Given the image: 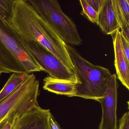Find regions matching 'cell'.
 Returning <instances> with one entry per match:
<instances>
[{
	"label": "cell",
	"instance_id": "ffe728a7",
	"mask_svg": "<svg viewBox=\"0 0 129 129\" xmlns=\"http://www.w3.org/2000/svg\"><path fill=\"white\" fill-rule=\"evenodd\" d=\"M49 121L50 129H62L51 113L49 116Z\"/></svg>",
	"mask_w": 129,
	"mask_h": 129
},
{
	"label": "cell",
	"instance_id": "5b68a950",
	"mask_svg": "<svg viewBox=\"0 0 129 129\" xmlns=\"http://www.w3.org/2000/svg\"><path fill=\"white\" fill-rule=\"evenodd\" d=\"M40 82L34 73L0 102V123L9 117H19L39 106Z\"/></svg>",
	"mask_w": 129,
	"mask_h": 129
},
{
	"label": "cell",
	"instance_id": "ba28073f",
	"mask_svg": "<svg viewBox=\"0 0 129 129\" xmlns=\"http://www.w3.org/2000/svg\"><path fill=\"white\" fill-rule=\"evenodd\" d=\"M50 109L40 106L16 118L12 129H50L49 117Z\"/></svg>",
	"mask_w": 129,
	"mask_h": 129
},
{
	"label": "cell",
	"instance_id": "d6986e66",
	"mask_svg": "<svg viewBox=\"0 0 129 129\" xmlns=\"http://www.w3.org/2000/svg\"><path fill=\"white\" fill-rule=\"evenodd\" d=\"M121 34V33H120ZM122 49L127 62L129 64V42L121 34Z\"/></svg>",
	"mask_w": 129,
	"mask_h": 129
},
{
	"label": "cell",
	"instance_id": "8fae6325",
	"mask_svg": "<svg viewBox=\"0 0 129 129\" xmlns=\"http://www.w3.org/2000/svg\"><path fill=\"white\" fill-rule=\"evenodd\" d=\"M43 88L49 92L68 97L75 96L76 86L78 82L61 80L47 76L44 79Z\"/></svg>",
	"mask_w": 129,
	"mask_h": 129
},
{
	"label": "cell",
	"instance_id": "7c38bea8",
	"mask_svg": "<svg viewBox=\"0 0 129 129\" xmlns=\"http://www.w3.org/2000/svg\"><path fill=\"white\" fill-rule=\"evenodd\" d=\"M113 3L120 27V32L129 41V0H113Z\"/></svg>",
	"mask_w": 129,
	"mask_h": 129
},
{
	"label": "cell",
	"instance_id": "8992f818",
	"mask_svg": "<svg viewBox=\"0 0 129 129\" xmlns=\"http://www.w3.org/2000/svg\"><path fill=\"white\" fill-rule=\"evenodd\" d=\"M21 39L28 53L49 76L58 80L76 81L79 83L75 72L67 68L52 53L37 42Z\"/></svg>",
	"mask_w": 129,
	"mask_h": 129
},
{
	"label": "cell",
	"instance_id": "5bb4252c",
	"mask_svg": "<svg viewBox=\"0 0 129 129\" xmlns=\"http://www.w3.org/2000/svg\"><path fill=\"white\" fill-rule=\"evenodd\" d=\"M15 0H0V18L9 22Z\"/></svg>",
	"mask_w": 129,
	"mask_h": 129
},
{
	"label": "cell",
	"instance_id": "277c9868",
	"mask_svg": "<svg viewBox=\"0 0 129 129\" xmlns=\"http://www.w3.org/2000/svg\"><path fill=\"white\" fill-rule=\"evenodd\" d=\"M37 14L46 21L66 44L78 46L83 41L74 21L65 14L56 0H27Z\"/></svg>",
	"mask_w": 129,
	"mask_h": 129
},
{
	"label": "cell",
	"instance_id": "44dd1931",
	"mask_svg": "<svg viewBox=\"0 0 129 129\" xmlns=\"http://www.w3.org/2000/svg\"><path fill=\"white\" fill-rule=\"evenodd\" d=\"M1 73H0V78H1Z\"/></svg>",
	"mask_w": 129,
	"mask_h": 129
},
{
	"label": "cell",
	"instance_id": "9c48e42d",
	"mask_svg": "<svg viewBox=\"0 0 129 129\" xmlns=\"http://www.w3.org/2000/svg\"><path fill=\"white\" fill-rule=\"evenodd\" d=\"M112 36L114 52V66L117 78L129 90V64L127 62L122 49L120 30Z\"/></svg>",
	"mask_w": 129,
	"mask_h": 129
},
{
	"label": "cell",
	"instance_id": "52a82bcc",
	"mask_svg": "<svg viewBox=\"0 0 129 129\" xmlns=\"http://www.w3.org/2000/svg\"><path fill=\"white\" fill-rule=\"evenodd\" d=\"M118 86L116 74H112L104 97L99 101L102 112L99 129H117V109Z\"/></svg>",
	"mask_w": 129,
	"mask_h": 129
},
{
	"label": "cell",
	"instance_id": "2e32d148",
	"mask_svg": "<svg viewBox=\"0 0 129 129\" xmlns=\"http://www.w3.org/2000/svg\"><path fill=\"white\" fill-rule=\"evenodd\" d=\"M86 1L99 14L102 8L105 0H86Z\"/></svg>",
	"mask_w": 129,
	"mask_h": 129
},
{
	"label": "cell",
	"instance_id": "30bf717a",
	"mask_svg": "<svg viewBox=\"0 0 129 129\" xmlns=\"http://www.w3.org/2000/svg\"><path fill=\"white\" fill-rule=\"evenodd\" d=\"M97 25L106 35H112L120 29L113 5V0H105L98 16Z\"/></svg>",
	"mask_w": 129,
	"mask_h": 129
},
{
	"label": "cell",
	"instance_id": "6da1fadb",
	"mask_svg": "<svg viewBox=\"0 0 129 129\" xmlns=\"http://www.w3.org/2000/svg\"><path fill=\"white\" fill-rule=\"evenodd\" d=\"M9 24L21 39L40 44L69 69L75 72L66 44L35 12L27 0L15 1Z\"/></svg>",
	"mask_w": 129,
	"mask_h": 129
},
{
	"label": "cell",
	"instance_id": "4fadbf2b",
	"mask_svg": "<svg viewBox=\"0 0 129 129\" xmlns=\"http://www.w3.org/2000/svg\"><path fill=\"white\" fill-rule=\"evenodd\" d=\"M30 74L27 72L13 73L0 91V102L18 88L28 78Z\"/></svg>",
	"mask_w": 129,
	"mask_h": 129
},
{
	"label": "cell",
	"instance_id": "7a4b0ae2",
	"mask_svg": "<svg viewBox=\"0 0 129 129\" xmlns=\"http://www.w3.org/2000/svg\"><path fill=\"white\" fill-rule=\"evenodd\" d=\"M9 23L0 18V73L31 74L44 71L28 53L21 38Z\"/></svg>",
	"mask_w": 129,
	"mask_h": 129
},
{
	"label": "cell",
	"instance_id": "9a60e30c",
	"mask_svg": "<svg viewBox=\"0 0 129 129\" xmlns=\"http://www.w3.org/2000/svg\"><path fill=\"white\" fill-rule=\"evenodd\" d=\"M80 4L82 8V13L92 23L98 22L99 14L88 4L86 0H80Z\"/></svg>",
	"mask_w": 129,
	"mask_h": 129
},
{
	"label": "cell",
	"instance_id": "3957f363",
	"mask_svg": "<svg viewBox=\"0 0 129 129\" xmlns=\"http://www.w3.org/2000/svg\"><path fill=\"white\" fill-rule=\"evenodd\" d=\"M79 82L75 96L99 102L104 97L111 74L108 69L88 61L74 48L66 44Z\"/></svg>",
	"mask_w": 129,
	"mask_h": 129
},
{
	"label": "cell",
	"instance_id": "e0dca14e",
	"mask_svg": "<svg viewBox=\"0 0 129 129\" xmlns=\"http://www.w3.org/2000/svg\"><path fill=\"white\" fill-rule=\"evenodd\" d=\"M17 116H11L0 123V129H12L13 123Z\"/></svg>",
	"mask_w": 129,
	"mask_h": 129
},
{
	"label": "cell",
	"instance_id": "ac0fdd59",
	"mask_svg": "<svg viewBox=\"0 0 129 129\" xmlns=\"http://www.w3.org/2000/svg\"><path fill=\"white\" fill-rule=\"evenodd\" d=\"M118 129H129V112H125L119 120Z\"/></svg>",
	"mask_w": 129,
	"mask_h": 129
}]
</instances>
